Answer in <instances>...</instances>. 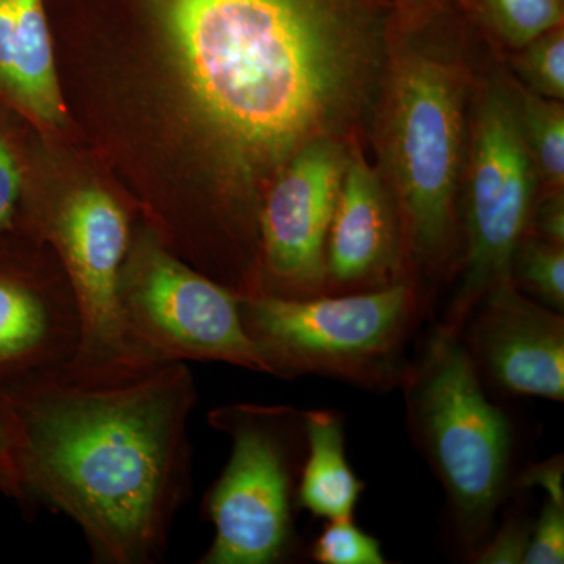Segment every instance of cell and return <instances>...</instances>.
<instances>
[{
  "label": "cell",
  "instance_id": "obj_1",
  "mask_svg": "<svg viewBox=\"0 0 564 564\" xmlns=\"http://www.w3.org/2000/svg\"><path fill=\"white\" fill-rule=\"evenodd\" d=\"M196 402L187 362L122 383L52 372L0 389L9 497L68 516L95 562H162L191 496Z\"/></svg>",
  "mask_w": 564,
  "mask_h": 564
},
{
  "label": "cell",
  "instance_id": "obj_2",
  "mask_svg": "<svg viewBox=\"0 0 564 564\" xmlns=\"http://www.w3.org/2000/svg\"><path fill=\"white\" fill-rule=\"evenodd\" d=\"M214 139L243 172L321 139L355 66L334 0H143Z\"/></svg>",
  "mask_w": 564,
  "mask_h": 564
},
{
  "label": "cell",
  "instance_id": "obj_3",
  "mask_svg": "<svg viewBox=\"0 0 564 564\" xmlns=\"http://www.w3.org/2000/svg\"><path fill=\"white\" fill-rule=\"evenodd\" d=\"M406 423L447 497L456 532L485 543L513 480V426L486 395L462 333L437 323L403 383Z\"/></svg>",
  "mask_w": 564,
  "mask_h": 564
},
{
  "label": "cell",
  "instance_id": "obj_4",
  "mask_svg": "<svg viewBox=\"0 0 564 564\" xmlns=\"http://www.w3.org/2000/svg\"><path fill=\"white\" fill-rule=\"evenodd\" d=\"M240 313L273 377L321 375L388 392L403 383L406 345L421 323L422 302L410 282L400 281L311 299L245 296Z\"/></svg>",
  "mask_w": 564,
  "mask_h": 564
},
{
  "label": "cell",
  "instance_id": "obj_5",
  "mask_svg": "<svg viewBox=\"0 0 564 564\" xmlns=\"http://www.w3.org/2000/svg\"><path fill=\"white\" fill-rule=\"evenodd\" d=\"M209 423L231 437V456L207 492L215 534L202 564L282 562L295 543L293 507L306 455L303 411L234 403L210 411Z\"/></svg>",
  "mask_w": 564,
  "mask_h": 564
},
{
  "label": "cell",
  "instance_id": "obj_6",
  "mask_svg": "<svg viewBox=\"0 0 564 564\" xmlns=\"http://www.w3.org/2000/svg\"><path fill=\"white\" fill-rule=\"evenodd\" d=\"M240 299L151 234L129 248L118 288L126 343L147 369L198 361L273 375L245 328Z\"/></svg>",
  "mask_w": 564,
  "mask_h": 564
},
{
  "label": "cell",
  "instance_id": "obj_7",
  "mask_svg": "<svg viewBox=\"0 0 564 564\" xmlns=\"http://www.w3.org/2000/svg\"><path fill=\"white\" fill-rule=\"evenodd\" d=\"M462 129L447 69L429 58L404 63L393 85L389 158L403 236L419 265H441L452 250Z\"/></svg>",
  "mask_w": 564,
  "mask_h": 564
},
{
  "label": "cell",
  "instance_id": "obj_8",
  "mask_svg": "<svg viewBox=\"0 0 564 564\" xmlns=\"http://www.w3.org/2000/svg\"><path fill=\"white\" fill-rule=\"evenodd\" d=\"M534 170L518 109L502 91L492 90L475 124L463 280L445 325L462 332L485 293L510 280L511 258L532 223Z\"/></svg>",
  "mask_w": 564,
  "mask_h": 564
},
{
  "label": "cell",
  "instance_id": "obj_9",
  "mask_svg": "<svg viewBox=\"0 0 564 564\" xmlns=\"http://www.w3.org/2000/svg\"><path fill=\"white\" fill-rule=\"evenodd\" d=\"M288 162L259 212L258 295H326V240L347 162L325 139L304 144Z\"/></svg>",
  "mask_w": 564,
  "mask_h": 564
},
{
  "label": "cell",
  "instance_id": "obj_10",
  "mask_svg": "<svg viewBox=\"0 0 564 564\" xmlns=\"http://www.w3.org/2000/svg\"><path fill=\"white\" fill-rule=\"evenodd\" d=\"M459 333L481 380L507 395L563 402V313L505 280L485 293Z\"/></svg>",
  "mask_w": 564,
  "mask_h": 564
},
{
  "label": "cell",
  "instance_id": "obj_11",
  "mask_svg": "<svg viewBox=\"0 0 564 564\" xmlns=\"http://www.w3.org/2000/svg\"><path fill=\"white\" fill-rule=\"evenodd\" d=\"M80 334L66 272L46 278L0 256V389L33 375L62 372Z\"/></svg>",
  "mask_w": 564,
  "mask_h": 564
},
{
  "label": "cell",
  "instance_id": "obj_12",
  "mask_svg": "<svg viewBox=\"0 0 564 564\" xmlns=\"http://www.w3.org/2000/svg\"><path fill=\"white\" fill-rule=\"evenodd\" d=\"M399 267L400 231L391 206L377 174L355 155L345 165L326 240V295L395 284Z\"/></svg>",
  "mask_w": 564,
  "mask_h": 564
},
{
  "label": "cell",
  "instance_id": "obj_13",
  "mask_svg": "<svg viewBox=\"0 0 564 564\" xmlns=\"http://www.w3.org/2000/svg\"><path fill=\"white\" fill-rule=\"evenodd\" d=\"M0 90L50 124L65 115L41 0H0Z\"/></svg>",
  "mask_w": 564,
  "mask_h": 564
},
{
  "label": "cell",
  "instance_id": "obj_14",
  "mask_svg": "<svg viewBox=\"0 0 564 564\" xmlns=\"http://www.w3.org/2000/svg\"><path fill=\"white\" fill-rule=\"evenodd\" d=\"M306 455L296 486V507L315 518H351L364 484L348 463L345 422L332 410L303 411Z\"/></svg>",
  "mask_w": 564,
  "mask_h": 564
},
{
  "label": "cell",
  "instance_id": "obj_15",
  "mask_svg": "<svg viewBox=\"0 0 564 564\" xmlns=\"http://www.w3.org/2000/svg\"><path fill=\"white\" fill-rule=\"evenodd\" d=\"M522 135L534 166L556 192L564 182V110L555 99L532 93L518 111Z\"/></svg>",
  "mask_w": 564,
  "mask_h": 564
},
{
  "label": "cell",
  "instance_id": "obj_16",
  "mask_svg": "<svg viewBox=\"0 0 564 564\" xmlns=\"http://www.w3.org/2000/svg\"><path fill=\"white\" fill-rule=\"evenodd\" d=\"M510 280L536 296L538 303L564 311V245L525 234L510 263Z\"/></svg>",
  "mask_w": 564,
  "mask_h": 564
},
{
  "label": "cell",
  "instance_id": "obj_17",
  "mask_svg": "<svg viewBox=\"0 0 564 564\" xmlns=\"http://www.w3.org/2000/svg\"><path fill=\"white\" fill-rule=\"evenodd\" d=\"M311 555L322 564H384L381 543L364 532L351 518L333 519L311 547Z\"/></svg>",
  "mask_w": 564,
  "mask_h": 564
},
{
  "label": "cell",
  "instance_id": "obj_18",
  "mask_svg": "<svg viewBox=\"0 0 564 564\" xmlns=\"http://www.w3.org/2000/svg\"><path fill=\"white\" fill-rule=\"evenodd\" d=\"M494 10L508 39L532 43L562 22L560 0H492Z\"/></svg>",
  "mask_w": 564,
  "mask_h": 564
},
{
  "label": "cell",
  "instance_id": "obj_19",
  "mask_svg": "<svg viewBox=\"0 0 564 564\" xmlns=\"http://www.w3.org/2000/svg\"><path fill=\"white\" fill-rule=\"evenodd\" d=\"M522 73L534 95L547 99L564 96V36L562 31H551L530 43L522 61Z\"/></svg>",
  "mask_w": 564,
  "mask_h": 564
},
{
  "label": "cell",
  "instance_id": "obj_20",
  "mask_svg": "<svg viewBox=\"0 0 564 564\" xmlns=\"http://www.w3.org/2000/svg\"><path fill=\"white\" fill-rule=\"evenodd\" d=\"M532 522L521 513H511L502 525L489 533L485 543L475 549L470 558L478 564H521L529 547Z\"/></svg>",
  "mask_w": 564,
  "mask_h": 564
},
{
  "label": "cell",
  "instance_id": "obj_21",
  "mask_svg": "<svg viewBox=\"0 0 564 564\" xmlns=\"http://www.w3.org/2000/svg\"><path fill=\"white\" fill-rule=\"evenodd\" d=\"M564 563V503L545 499L530 529L529 547L522 564Z\"/></svg>",
  "mask_w": 564,
  "mask_h": 564
},
{
  "label": "cell",
  "instance_id": "obj_22",
  "mask_svg": "<svg viewBox=\"0 0 564 564\" xmlns=\"http://www.w3.org/2000/svg\"><path fill=\"white\" fill-rule=\"evenodd\" d=\"M22 196V174L13 151L0 135V239L14 231Z\"/></svg>",
  "mask_w": 564,
  "mask_h": 564
},
{
  "label": "cell",
  "instance_id": "obj_23",
  "mask_svg": "<svg viewBox=\"0 0 564 564\" xmlns=\"http://www.w3.org/2000/svg\"><path fill=\"white\" fill-rule=\"evenodd\" d=\"M564 462L562 455L552 456L543 463L532 464L513 480L514 488L543 489L547 499L564 503Z\"/></svg>",
  "mask_w": 564,
  "mask_h": 564
},
{
  "label": "cell",
  "instance_id": "obj_24",
  "mask_svg": "<svg viewBox=\"0 0 564 564\" xmlns=\"http://www.w3.org/2000/svg\"><path fill=\"white\" fill-rule=\"evenodd\" d=\"M538 237L564 245V202L563 193L556 192L552 198L541 204L536 214Z\"/></svg>",
  "mask_w": 564,
  "mask_h": 564
},
{
  "label": "cell",
  "instance_id": "obj_25",
  "mask_svg": "<svg viewBox=\"0 0 564 564\" xmlns=\"http://www.w3.org/2000/svg\"><path fill=\"white\" fill-rule=\"evenodd\" d=\"M9 434H7L6 419L0 408V480H2L6 496H9Z\"/></svg>",
  "mask_w": 564,
  "mask_h": 564
},
{
  "label": "cell",
  "instance_id": "obj_26",
  "mask_svg": "<svg viewBox=\"0 0 564 564\" xmlns=\"http://www.w3.org/2000/svg\"><path fill=\"white\" fill-rule=\"evenodd\" d=\"M0 492L3 494V485H2V480H0Z\"/></svg>",
  "mask_w": 564,
  "mask_h": 564
}]
</instances>
